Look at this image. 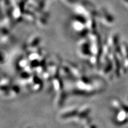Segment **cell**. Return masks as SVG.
Masks as SVG:
<instances>
[{"label":"cell","instance_id":"1","mask_svg":"<svg viewBox=\"0 0 128 128\" xmlns=\"http://www.w3.org/2000/svg\"><path fill=\"white\" fill-rule=\"evenodd\" d=\"M103 72L112 79L119 78L128 71V48L124 44H114V48H106Z\"/></svg>","mask_w":128,"mask_h":128},{"label":"cell","instance_id":"2","mask_svg":"<svg viewBox=\"0 0 128 128\" xmlns=\"http://www.w3.org/2000/svg\"><path fill=\"white\" fill-rule=\"evenodd\" d=\"M114 124L119 126H128V104L120 99H114L111 103Z\"/></svg>","mask_w":128,"mask_h":128}]
</instances>
